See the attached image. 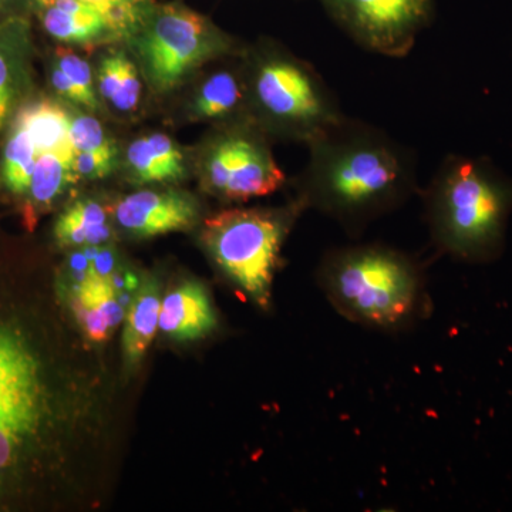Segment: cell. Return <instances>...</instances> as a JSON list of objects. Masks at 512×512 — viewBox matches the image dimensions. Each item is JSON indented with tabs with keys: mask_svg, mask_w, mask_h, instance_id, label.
<instances>
[{
	"mask_svg": "<svg viewBox=\"0 0 512 512\" xmlns=\"http://www.w3.org/2000/svg\"><path fill=\"white\" fill-rule=\"evenodd\" d=\"M35 318L0 296V511L30 500L59 427L52 360Z\"/></svg>",
	"mask_w": 512,
	"mask_h": 512,
	"instance_id": "obj_1",
	"label": "cell"
},
{
	"mask_svg": "<svg viewBox=\"0 0 512 512\" xmlns=\"http://www.w3.org/2000/svg\"><path fill=\"white\" fill-rule=\"evenodd\" d=\"M309 147L299 202L349 232L402 205L416 187L409 154L376 128L343 119Z\"/></svg>",
	"mask_w": 512,
	"mask_h": 512,
	"instance_id": "obj_2",
	"label": "cell"
},
{
	"mask_svg": "<svg viewBox=\"0 0 512 512\" xmlns=\"http://www.w3.org/2000/svg\"><path fill=\"white\" fill-rule=\"evenodd\" d=\"M426 210L441 252L463 261H490L503 248L512 183L483 161L450 157L426 192Z\"/></svg>",
	"mask_w": 512,
	"mask_h": 512,
	"instance_id": "obj_3",
	"label": "cell"
},
{
	"mask_svg": "<svg viewBox=\"0 0 512 512\" xmlns=\"http://www.w3.org/2000/svg\"><path fill=\"white\" fill-rule=\"evenodd\" d=\"M318 282L340 315L377 329H400L423 312V276L410 256L382 245L330 252Z\"/></svg>",
	"mask_w": 512,
	"mask_h": 512,
	"instance_id": "obj_4",
	"label": "cell"
},
{
	"mask_svg": "<svg viewBox=\"0 0 512 512\" xmlns=\"http://www.w3.org/2000/svg\"><path fill=\"white\" fill-rule=\"evenodd\" d=\"M301 202L286 210L234 208L205 218L201 241L225 278L249 301L268 309L281 248Z\"/></svg>",
	"mask_w": 512,
	"mask_h": 512,
	"instance_id": "obj_5",
	"label": "cell"
},
{
	"mask_svg": "<svg viewBox=\"0 0 512 512\" xmlns=\"http://www.w3.org/2000/svg\"><path fill=\"white\" fill-rule=\"evenodd\" d=\"M126 40L158 94L173 92L205 63L234 52L227 33L183 3L154 2Z\"/></svg>",
	"mask_w": 512,
	"mask_h": 512,
	"instance_id": "obj_6",
	"label": "cell"
},
{
	"mask_svg": "<svg viewBox=\"0 0 512 512\" xmlns=\"http://www.w3.org/2000/svg\"><path fill=\"white\" fill-rule=\"evenodd\" d=\"M249 86L266 119L308 144L345 119L319 74L293 57L259 56Z\"/></svg>",
	"mask_w": 512,
	"mask_h": 512,
	"instance_id": "obj_7",
	"label": "cell"
},
{
	"mask_svg": "<svg viewBox=\"0 0 512 512\" xmlns=\"http://www.w3.org/2000/svg\"><path fill=\"white\" fill-rule=\"evenodd\" d=\"M239 128L215 138L205 151V188L227 201H248L274 194L285 184L284 171L261 137Z\"/></svg>",
	"mask_w": 512,
	"mask_h": 512,
	"instance_id": "obj_8",
	"label": "cell"
},
{
	"mask_svg": "<svg viewBox=\"0 0 512 512\" xmlns=\"http://www.w3.org/2000/svg\"><path fill=\"white\" fill-rule=\"evenodd\" d=\"M332 18L360 46L390 57L412 50L429 25L431 0H322Z\"/></svg>",
	"mask_w": 512,
	"mask_h": 512,
	"instance_id": "obj_9",
	"label": "cell"
},
{
	"mask_svg": "<svg viewBox=\"0 0 512 512\" xmlns=\"http://www.w3.org/2000/svg\"><path fill=\"white\" fill-rule=\"evenodd\" d=\"M35 60L32 18H0V137L20 107L39 93Z\"/></svg>",
	"mask_w": 512,
	"mask_h": 512,
	"instance_id": "obj_10",
	"label": "cell"
},
{
	"mask_svg": "<svg viewBox=\"0 0 512 512\" xmlns=\"http://www.w3.org/2000/svg\"><path fill=\"white\" fill-rule=\"evenodd\" d=\"M114 220L134 238H153L187 231L200 221V204L180 190H141L121 198Z\"/></svg>",
	"mask_w": 512,
	"mask_h": 512,
	"instance_id": "obj_11",
	"label": "cell"
},
{
	"mask_svg": "<svg viewBox=\"0 0 512 512\" xmlns=\"http://www.w3.org/2000/svg\"><path fill=\"white\" fill-rule=\"evenodd\" d=\"M32 20L66 46L96 47L120 40L99 10L84 0H33Z\"/></svg>",
	"mask_w": 512,
	"mask_h": 512,
	"instance_id": "obj_12",
	"label": "cell"
},
{
	"mask_svg": "<svg viewBox=\"0 0 512 512\" xmlns=\"http://www.w3.org/2000/svg\"><path fill=\"white\" fill-rule=\"evenodd\" d=\"M217 325L210 293L201 282L185 281L163 296L158 328L168 338L192 342L210 335Z\"/></svg>",
	"mask_w": 512,
	"mask_h": 512,
	"instance_id": "obj_13",
	"label": "cell"
},
{
	"mask_svg": "<svg viewBox=\"0 0 512 512\" xmlns=\"http://www.w3.org/2000/svg\"><path fill=\"white\" fill-rule=\"evenodd\" d=\"M73 160L74 151H49L37 156L29 190L16 208L26 231H35L43 215L49 214L70 188L79 183Z\"/></svg>",
	"mask_w": 512,
	"mask_h": 512,
	"instance_id": "obj_14",
	"label": "cell"
},
{
	"mask_svg": "<svg viewBox=\"0 0 512 512\" xmlns=\"http://www.w3.org/2000/svg\"><path fill=\"white\" fill-rule=\"evenodd\" d=\"M59 291L66 293L77 322L94 342L109 338L111 330L126 318L127 309L121 305L113 286L92 271L80 284L59 282Z\"/></svg>",
	"mask_w": 512,
	"mask_h": 512,
	"instance_id": "obj_15",
	"label": "cell"
},
{
	"mask_svg": "<svg viewBox=\"0 0 512 512\" xmlns=\"http://www.w3.org/2000/svg\"><path fill=\"white\" fill-rule=\"evenodd\" d=\"M128 180L136 185L177 183L185 177L183 153L163 133L138 138L127 148Z\"/></svg>",
	"mask_w": 512,
	"mask_h": 512,
	"instance_id": "obj_16",
	"label": "cell"
},
{
	"mask_svg": "<svg viewBox=\"0 0 512 512\" xmlns=\"http://www.w3.org/2000/svg\"><path fill=\"white\" fill-rule=\"evenodd\" d=\"M161 289L156 279H144L134 292L124 318L123 356L128 369L140 365L156 338L160 320Z\"/></svg>",
	"mask_w": 512,
	"mask_h": 512,
	"instance_id": "obj_17",
	"label": "cell"
},
{
	"mask_svg": "<svg viewBox=\"0 0 512 512\" xmlns=\"http://www.w3.org/2000/svg\"><path fill=\"white\" fill-rule=\"evenodd\" d=\"M13 119L28 130L37 156L49 151H74L70 141L72 113L56 99L37 93L20 107Z\"/></svg>",
	"mask_w": 512,
	"mask_h": 512,
	"instance_id": "obj_18",
	"label": "cell"
},
{
	"mask_svg": "<svg viewBox=\"0 0 512 512\" xmlns=\"http://www.w3.org/2000/svg\"><path fill=\"white\" fill-rule=\"evenodd\" d=\"M0 151V198L18 208L29 190L36 164V147L20 121L13 119L2 136Z\"/></svg>",
	"mask_w": 512,
	"mask_h": 512,
	"instance_id": "obj_19",
	"label": "cell"
},
{
	"mask_svg": "<svg viewBox=\"0 0 512 512\" xmlns=\"http://www.w3.org/2000/svg\"><path fill=\"white\" fill-rule=\"evenodd\" d=\"M53 238L57 247L63 249L84 245L104 247L113 239V228L109 224L106 208L92 198L72 202L56 218Z\"/></svg>",
	"mask_w": 512,
	"mask_h": 512,
	"instance_id": "obj_20",
	"label": "cell"
},
{
	"mask_svg": "<svg viewBox=\"0 0 512 512\" xmlns=\"http://www.w3.org/2000/svg\"><path fill=\"white\" fill-rule=\"evenodd\" d=\"M245 96L244 83L237 74L221 70L201 84L192 104V116L200 120L227 119L241 110Z\"/></svg>",
	"mask_w": 512,
	"mask_h": 512,
	"instance_id": "obj_21",
	"label": "cell"
},
{
	"mask_svg": "<svg viewBox=\"0 0 512 512\" xmlns=\"http://www.w3.org/2000/svg\"><path fill=\"white\" fill-rule=\"evenodd\" d=\"M70 141L74 153H89V151H104L117 148L114 141L107 136L106 130L99 120L89 114H72L70 124Z\"/></svg>",
	"mask_w": 512,
	"mask_h": 512,
	"instance_id": "obj_22",
	"label": "cell"
},
{
	"mask_svg": "<svg viewBox=\"0 0 512 512\" xmlns=\"http://www.w3.org/2000/svg\"><path fill=\"white\" fill-rule=\"evenodd\" d=\"M52 62H55L57 67H59L90 100L101 106L99 99H97L92 67H90V64L87 63L83 57L77 55L69 46H59L56 47L55 52H53Z\"/></svg>",
	"mask_w": 512,
	"mask_h": 512,
	"instance_id": "obj_23",
	"label": "cell"
},
{
	"mask_svg": "<svg viewBox=\"0 0 512 512\" xmlns=\"http://www.w3.org/2000/svg\"><path fill=\"white\" fill-rule=\"evenodd\" d=\"M126 59L127 53L124 50L111 47L101 57L99 67H97V87H99L101 97L109 101L111 106L119 96Z\"/></svg>",
	"mask_w": 512,
	"mask_h": 512,
	"instance_id": "obj_24",
	"label": "cell"
},
{
	"mask_svg": "<svg viewBox=\"0 0 512 512\" xmlns=\"http://www.w3.org/2000/svg\"><path fill=\"white\" fill-rule=\"evenodd\" d=\"M119 163L117 148L89 153H74L73 168L79 180H101L109 177Z\"/></svg>",
	"mask_w": 512,
	"mask_h": 512,
	"instance_id": "obj_25",
	"label": "cell"
},
{
	"mask_svg": "<svg viewBox=\"0 0 512 512\" xmlns=\"http://www.w3.org/2000/svg\"><path fill=\"white\" fill-rule=\"evenodd\" d=\"M47 76H49L50 87H52L53 92H55L60 99L69 101V103L74 104V106H82L83 109L93 111V113H97V111L101 110V106L90 100L89 97L57 67L55 62H50Z\"/></svg>",
	"mask_w": 512,
	"mask_h": 512,
	"instance_id": "obj_26",
	"label": "cell"
},
{
	"mask_svg": "<svg viewBox=\"0 0 512 512\" xmlns=\"http://www.w3.org/2000/svg\"><path fill=\"white\" fill-rule=\"evenodd\" d=\"M140 99V73H138L136 64L131 62L130 57L127 56L126 62H124L119 96H117L113 106L116 107L117 110L123 111V113H128V111L137 109Z\"/></svg>",
	"mask_w": 512,
	"mask_h": 512,
	"instance_id": "obj_27",
	"label": "cell"
},
{
	"mask_svg": "<svg viewBox=\"0 0 512 512\" xmlns=\"http://www.w3.org/2000/svg\"><path fill=\"white\" fill-rule=\"evenodd\" d=\"M117 269H119V264H117L116 251H114L113 248L104 245V247L100 248L99 254H97L96 258L93 259L90 271H92L93 275L109 281L110 276L113 275Z\"/></svg>",
	"mask_w": 512,
	"mask_h": 512,
	"instance_id": "obj_28",
	"label": "cell"
},
{
	"mask_svg": "<svg viewBox=\"0 0 512 512\" xmlns=\"http://www.w3.org/2000/svg\"><path fill=\"white\" fill-rule=\"evenodd\" d=\"M33 0H0V18L29 16L32 18Z\"/></svg>",
	"mask_w": 512,
	"mask_h": 512,
	"instance_id": "obj_29",
	"label": "cell"
}]
</instances>
